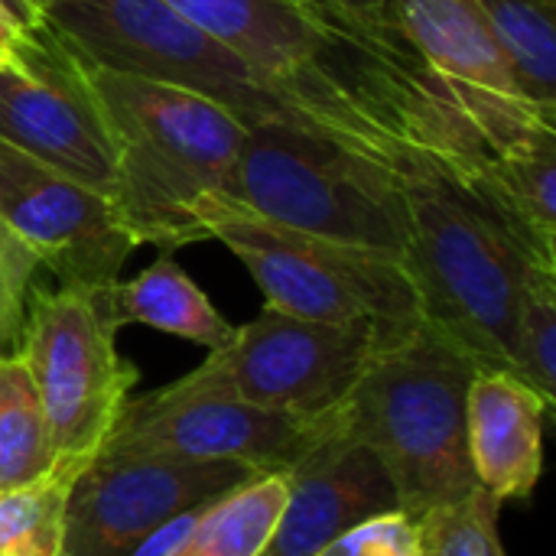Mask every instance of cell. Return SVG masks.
Here are the masks:
<instances>
[{"mask_svg": "<svg viewBox=\"0 0 556 556\" xmlns=\"http://www.w3.org/2000/svg\"><path fill=\"white\" fill-rule=\"evenodd\" d=\"M166 3L231 49L300 117L401 173L417 160L463 173L485 156L404 46L342 26L300 0Z\"/></svg>", "mask_w": 556, "mask_h": 556, "instance_id": "1", "label": "cell"}, {"mask_svg": "<svg viewBox=\"0 0 556 556\" xmlns=\"http://www.w3.org/2000/svg\"><path fill=\"white\" fill-rule=\"evenodd\" d=\"M75 59L111 140L114 208L130 241L163 254L205 241L199 212L225 192L248 127L202 94Z\"/></svg>", "mask_w": 556, "mask_h": 556, "instance_id": "2", "label": "cell"}, {"mask_svg": "<svg viewBox=\"0 0 556 556\" xmlns=\"http://www.w3.org/2000/svg\"><path fill=\"white\" fill-rule=\"evenodd\" d=\"M479 362L420 319L384 339L336 407L345 437L384 466L397 508L420 521L476 492L466 453V397Z\"/></svg>", "mask_w": 556, "mask_h": 556, "instance_id": "3", "label": "cell"}, {"mask_svg": "<svg viewBox=\"0 0 556 556\" xmlns=\"http://www.w3.org/2000/svg\"><path fill=\"white\" fill-rule=\"evenodd\" d=\"M404 189L410 244L401 264L424 319L459 342L479 368L515 371L518 300L534 267L531 254L450 166L417 160L404 169Z\"/></svg>", "mask_w": 556, "mask_h": 556, "instance_id": "4", "label": "cell"}, {"mask_svg": "<svg viewBox=\"0 0 556 556\" xmlns=\"http://www.w3.org/2000/svg\"><path fill=\"white\" fill-rule=\"evenodd\" d=\"M222 195L274 225L397 261L410 244L404 173L293 121L248 127Z\"/></svg>", "mask_w": 556, "mask_h": 556, "instance_id": "5", "label": "cell"}, {"mask_svg": "<svg viewBox=\"0 0 556 556\" xmlns=\"http://www.w3.org/2000/svg\"><path fill=\"white\" fill-rule=\"evenodd\" d=\"M199 228L248 267L270 309L316 323L368 319L391 336L424 319L397 257L274 225L225 195L202 205Z\"/></svg>", "mask_w": 556, "mask_h": 556, "instance_id": "6", "label": "cell"}, {"mask_svg": "<svg viewBox=\"0 0 556 556\" xmlns=\"http://www.w3.org/2000/svg\"><path fill=\"white\" fill-rule=\"evenodd\" d=\"M42 20L91 65L202 94L244 127L293 121L319 130L166 0H55Z\"/></svg>", "mask_w": 556, "mask_h": 556, "instance_id": "7", "label": "cell"}, {"mask_svg": "<svg viewBox=\"0 0 556 556\" xmlns=\"http://www.w3.org/2000/svg\"><path fill=\"white\" fill-rule=\"evenodd\" d=\"M101 290L33 287L16 345L39 394L62 479H75L101 453L140 378L117 352V329L104 313Z\"/></svg>", "mask_w": 556, "mask_h": 556, "instance_id": "8", "label": "cell"}, {"mask_svg": "<svg viewBox=\"0 0 556 556\" xmlns=\"http://www.w3.org/2000/svg\"><path fill=\"white\" fill-rule=\"evenodd\" d=\"M384 339L394 336L368 319L316 323L264 306L189 375L261 410L313 420L349 397Z\"/></svg>", "mask_w": 556, "mask_h": 556, "instance_id": "9", "label": "cell"}, {"mask_svg": "<svg viewBox=\"0 0 556 556\" xmlns=\"http://www.w3.org/2000/svg\"><path fill=\"white\" fill-rule=\"evenodd\" d=\"M332 427L336 410L313 420L261 410L182 375L166 388L130 397L101 453L169 463H238L254 472H287Z\"/></svg>", "mask_w": 556, "mask_h": 556, "instance_id": "10", "label": "cell"}, {"mask_svg": "<svg viewBox=\"0 0 556 556\" xmlns=\"http://www.w3.org/2000/svg\"><path fill=\"white\" fill-rule=\"evenodd\" d=\"M394 29L485 153L556 127L521 91L476 0H397Z\"/></svg>", "mask_w": 556, "mask_h": 556, "instance_id": "11", "label": "cell"}, {"mask_svg": "<svg viewBox=\"0 0 556 556\" xmlns=\"http://www.w3.org/2000/svg\"><path fill=\"white\" fill-rule=\"evenodd\" d=\"M257 476L238 463L98 453L68 485L62 556H130L166 521Z\"/></svg>", "mask_w": 556, "mask_h": 556, "instance_id": "12", "label": "cell"}, {"mask_svg": "<svg viewBox=\"0 0 556 556\" xmlns=\"http://www.w3.org/2000/svg\"><path fill=\"white\" fill-rule=\"evenodd\" d=\"M0 222L62 287L101 290L137 248L114 199L0 140Z\"/></svg>", "mask_w": 556, "mask_h": 556, "instance_id": "13", "label": "cell"}, {"mask_svg": "<svg viewBox=\"0 0 556 556\" xmlns=\"http://www.w3.org/2000/svg\"><path fill=\"white\" fill-rule=\"evenodd\" d=\"M0 140L114 199V153L75 52L46 26L0 62Z\"/></svg>", "mask_w": 556, "mask_h": 556, "instance_id": "14", "label": "cell"}, {"mask_svg": "<svg viewBox=\"0 0 556 556\" xmlns=\"http://www.w3.org/2000/svg\"><path fill=\"white\" fill-rule=\"evenodd\" d=\"M287 502L261 556H316L358 521L397 508L384 466L336 427L287 472Z\"/></svg>", "mask_w": 556, "mask_h": 556, "instance_id": "15", "label": "cell"}, {"mask_svg": "<svg viewBox=\"0 0 556 556\" xmlns=\"http://www.w3.org/2000/svg\"><path fill=\"white\" fill-rule=\"evenodd\" d=\"M554 407L515 371L479 368L466 397V453L476 489L531 498L544 472V424Z\"/></svg>", "mask_w": 556, "mask_h": 556, "instance_id": "16", "label": "cell"}, {"mask_svg": "<svg viewBox=\"0 0 556 556\" xmlns=\"http://www.w3.org/2000/svg\"><path fill=\"white\" fill-rule=\"evenodd\" d=\"M453 176L505 222L534 264L556 267V127L485 153Z\"/></svg>", "mask_w": 556, "mask_h": 556, "instance_id": "17", "label": "cell"}, {"mask_svg": "<svg viewBox=\"0 0 556 556\" xmlns=\"http://www.w3.org/2000/svg\"><path fill=\"white\" fill-rule=\"evenodd\" d=\"M101 303L114 329L150 326L208 352L228 345L235 336V326L212 306L202 287L169 254H160L130 280L108 283L101 290Z\"/></svg>", "mask_w": 556, "mask_h": 556, "instance_id": "18", "label": "cell"}, {"mask_svg": "<svg viewBox=\"0 0 556 556\" xmlns=\"http://www.w3.org/2000/svg\"><path fill=\"white\" fill-rule=\"evenodd\" d=\"M287 502L283 472H257L192 515L169 556H261Z\"/></svg>", "mask_w": 556, "mask_h": 556, "instance_id": "19", "label": "cell"}, {"mask_svg": "<svg viewBox=\"0 0 556 556\" xmlns=\"http://www.w3.org/2000/svg\"><path fill=\"white\" fill-rule=\"evenodd\" d=\"M521 91L556 117V0H476Z\"/></svg>", "mask_w": 556, "mask_h": 556, "instance_id": "20", "label": "cell"}, {"mask_svg": "<svg viewBox=\"0 0 556 556\" xmlns=\"http://www.w3.org/2000/svg\"><path fill=\"white\" fill-rule=\"evenodd\" d=\"M52 476V443L33 378L16 352L0 355V489H23Z\"/></svg>", "mask_w": 556, "mask_h": 556, "instance_id": "21", "label": "cell"}, {"mask_svg": "<svg viewBox=\"0 0 556 556\" xmlns=\"http://www.w3.org/2000/svg\"><path fill=\"white\" fill-rule=\"evenodd\" d=\"M72 479L52 476L23 489H0V554L62 556Z\"/></svg>", "mask_w": 556, "mask_h": 556, "instance_id": "22", "label": "cell"}, {"mask_svg": "<svg viewBox=\"0 0 556 556\" xmlns=\"http://www.w3.org/2000/svg\"><path fill=\"white\" fill-rule=\"evenodd\" d=\"M515 375L556 407V270L531 267L518 300Z\"/></svg>", "mask_w": 556, "mask_h": 556, "instance_id": "23", "label": "cell"}, {"mask_svg": "<svg viewBox=\"0 0 556 556\" xmlns=\"http://www.w3.org/2000/svg\"><path fill=\"white\" fill-rule=\"evenodd\" d=\"M502 502L476 489L469 498L420 518L424 556H508L498 531Z\"/></svg>", "mask_w": 556, "mask_h": 556, "instance_id": "24", "label": "cell"}, {"mask_svg": "<svg viewBox=\"0 0 556 556\" xmlns=\"http://www.w3.org/2000/svg\"><path fill=\"white\" fill-rule=\"evenodd\" d=\"M39 257L0 222V355L16 352Z\"/></svg>", "mask_w": 556, "mask_h": 556, "instance_id": "25", "label": "cell"}, {"mask_svg": "<svg viewBox=\"0 0 556 556\" xmlns=\"http://www.w3.org/2000/svg\"><path fill=\"white\" fill-rule=\"evenodd\" d=\"M316 556H424V531L420 521L391 508L358 521Z\"/></svg>", "mask_w": 556, "mask_h": 556, "instance_id": "26", "label": "cell"}, {"mask_svg": "<svg viewBox=\"0 0 556 556\" xmlns=\"http://www.w3.org/2000/svg\"><path fill=\"white\" fill-rule=\"evenodd\" d=\"M371 33H378V36H384V39H391V42H401V46H407L401 36H397V29H394V3L397 0H342Z\"/></svg>", "mask_w": 556, "mask_h": 556, "instance_id": "27", "label": "cell"}, {"mask_svg": "<svg viewBox=\"0 0 556 556\" xmlns=\"http://www.w3.org/2000/svg\"><path fill=\"white\" fill-rule=\"evenodd\" d=\"M33 36H36V33H29L26 26H20V23L10 16V10L0 7V62L13 59Z\"/></svg>", "mask_w": 556, "mask_h": 556, "instance_id": "28", "label": "cell"}, {"mask_svg": "<svg viewBox=\"0 0 556 556\" xmlns=\"http://www.w3.org/2000/svg\"><path fill=\"white\" fill-rule=\"evenodd\" d=\"M300 3H306V7H313V10H319L323 16H329V20H336V23H342V26H352V29H365V33H371L342 0H300ZM371 36H378V33H371ZM384 39V36H381ZM391 42V39H388ZM394 46H401V42H394ZM407 49V46H404Z\"/></svg>", "mask_w": 556, "mask_h": 556, "instance_id": "29", "label": "cell"}, {"mask_svg": "<svg viewBox=\"0 0 556 556\" xmlns=\"http://www.w3.org/2000/svg\"><path fill=\"white\" fill-rule=\"evenodd\" d=\"M0 7H7V10H10V16H13L20 26H26L29 33H39V29H46V20H42V13H39L36 7H29L26 0H0Z\"/></svg>", "mask_w": 556, "mask_h": 556, "instance_id": "30", "label": "cell"}, {"mask_svg": "<svg viewBox=\"0 0 556 556\" xmlns=\"http://www.w3.org/2000/svg\"><path fill=\"white\" fill-rule=\"evenodd\" d=\"M26 3H29V7H36L39 13H46V10H49V7H52L55 0H26Z\"/></svg>", "mask_w": 556, "mask_h": 556, "instance_id": "31", "label": "cell"}, {"mask_svg": "<svg viewBox=\"0 0 556 556\" xmlns=\"http://www.w3.org/2000/svg\"><path fill=\"white\" fill-rule=\"evenodd\" d=\"M0 556H3V554H0Z\"/></svg>", "mask_w": 556, "mask_h": 556, "instance_id": "32", "label": "cell"}]
</instances>
